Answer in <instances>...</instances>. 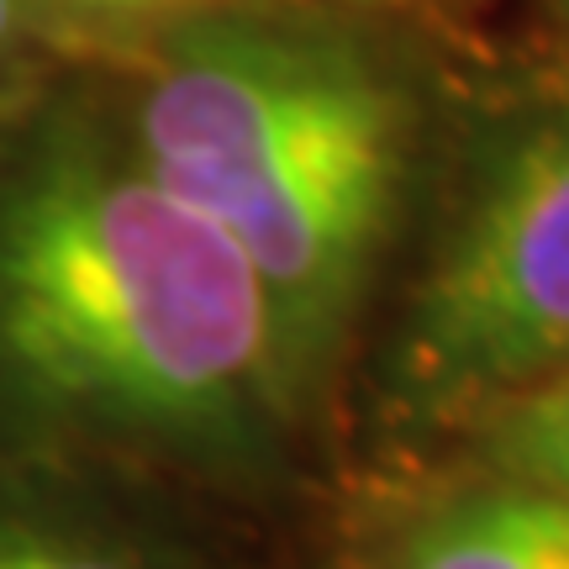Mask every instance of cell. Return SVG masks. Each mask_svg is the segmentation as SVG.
Returning a JSON list of instances; mask_svg holds the SVG:
<instances>
[{
  "label": "cell",
  "instance_id": "52a82bcc",
  "mask_svg": "<svg viewBox=\"0 0 569 569\" xmlns=\"http://www.w3.org/2000/svg\"><path fill=\"white\" fill-rule=\"evenodd\" d=\"M84 17H106V21H138V17H169L174 0H63Z\"/></svg>",
  "mask_w": 569,
  "mask_h": 569
},
{
  "label": "cell",
  "instance_id": "277c9868",
  "mask_svg": "<svg viewBox=\"0 0 569 569\" xmlns=\"http://www.w3.org/2000/svg\"><path fill=\"white\" fill-rule=\"evenodd\" d=\"M196 490L0 438V569H238Z\"/></svg>",
  "mask_w": 569,
  "mask_h": 569
},
{
  "label": "cell",
  "instance_id": "8992f818",
  "mask_svg": "<svg viewBox=\"0 0 569 569\" xmlns=\"http://www.w3.org/2000/svg\"><path fill=\"white\" fill-rule=\"evenodd\" d=\"M465 465L569 501V365L507 390L459 427Z\"/></svg>",
  "mask_w": 569,
  "mask_h": 569
},
{
  "label": "cell",
  "instance_id": "9c48e42d",
  "mask_svg": "<svg viewBox=\"0 0 569 569\" xmlns=\"http://www.w3.org/2000/svg\"><path fill=\"white\" fill-rule=\"evenodd\" d=\"M180 6H211V0H174V11H180Z\"/></svg>",
  "mask_w": 569,
  "mask_h": 569
},
{
  "label": "cell",
  "instance_id": "7a4b0ae2",
  "mask_svg": "<svg viewBox=\"0 0 569 569\" xmlns=\"http://www.w3.org/2000/svg\"><path fill=\"white\" fill-rule=\"evenodd\" d=\"M122 132L243 253L317 432L407 217L401 80L332 27L222 11L169 32Z\"/></svg>",
  "mask_w": 569,
  "mask_h": 569
},
{
  "label": "cell",
  "instance_id": "6da1fadb",
  "mask_svg": "<svg viewBox=\"0 0 569 569\" xmlns=\"http://www.w3.org/2000/svg\"><path fill=\"white\" fill-rule=\"evenodd\" d=\"M306 432L243 253L122 127H32L0 159V438L253 501Z\"/></svg>",
  "mask_w": 569,
  "mask_h": 569
},
{
  "label": "cell",
  "instance_id": "5b68a950",
  "mask_svg": "<svg viewBox=\"0 0 569 569\" xmlns=\"http://www.w3.org/2000/svg\"><path fill=\"white\" fill-rule=\"evenodd\" d=\"M343 553L348 569H569V501L459 465L396 490Z\"/></svg>",
  "mask_w": 569,
  "mask_h": 569
},
{
  "label": "cell",
  "instance_id": "ba28073f",
  "mask_svg": "<svg viewBox=\"0 0 569 569\" xmlns=\"http://www.w3.org/2000/svg\"><path fill=\"white\" fill-rule=\"evenodd\" d=\"M21 21H27V0H0V48L21 32Z\"/></svg>",
  "mask_w": 569,
  "mask_h": 569
},
{
  "label": "cell",
  "instance_id": "3957f363",
  "mask_svg": "<svg viewBox=\"0 0 569 569\" xmlns=\"http://www.w3.org/2000/svg\"><path fill=\"white\" fill-rule=\"evenodd\" d=\"M569 365V96L490 142L390 327L375 407L390 443L459 438Z\"/></svg>",
  "mask_w": 569,
  "mask_h": 569
}]
</instances>
